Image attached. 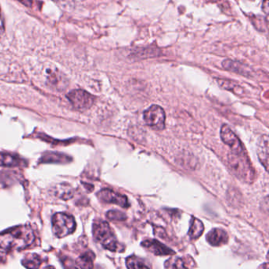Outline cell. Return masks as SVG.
<instances>
[{"label": "cell", "instance_id": "1", "mask_svg": "<svg viewBox=\"0 0 269 269\" xmlns=\"http://www.w3.org/2000/svg\"><path fill=\"white\" fill-rule=\"evenodd\" d=\"M34 240L35 234L30 226H19L0 234V249L22 250L33 245Z\"/></svg>", "mask_w": 269, "mask_h": 269}, {"label": "cell", "instance_id": "2", "mask_svg": "<svg viewBox=\"0 0 269 269\" xmlns=\"http://www.w3.org/2000/svg\"><path fill=\"white\" fill-rule=\"evenodd\" d=\"M229 167L237 178L245 183H253L255 180V170L247 155L244 153L229 154Z\"/></svg>", "mask_w": 269, "mask_h": 269}, {"label": "cell", "instance_id": "3", "mask_svg": "<svg viewBox=\"0 0 269 269\" xmlns=\"http://www.w3.org/2000/svg\"><path fill=\"white\" fill-rule=\"evenodd\" d=\"M93 234L97 242L112 252L119 251V243L110 225L106 221L98 220L93 226Z\"/></svg>", "mask_w": 269, "mask_h": 269}, {"label": "cell", "instance_id": "4", "mask_svg": "<svg viewBox=\"0 0 269 269\" xmlns=\"http://www.w3.org/2000/svg\"><path fill=\"white\" fill-rule=\"evenodd\" d=\"M75 229V220L70 215L59 213L52 217V231L57 238H64L72 234Z\"/></svg>", "mask_w": 269, "mask_h": 269}, {"label": "cell", "instance_id": "5", "mask_svg": "<svg viewBox=\"0 0 269 269\" xmlns=\"http://www.w3.org/2000/svg\"><path fill=\"white\" fill-rule=\"evenodd\" d=\"M144 121L153 130H162L165 127L166 115L164 110L158 105H152L143 114Z\"/></svg>", "mask_w": 269, "mask_h": 269}, {"label": "cell", "instance_id": "6", "mask_svg": "<svg viewBox=\"0 0 269 269\" xmlns=\"http://www.w3.org/2000/svg\"><path fill=\"white\" fill-rule=\"evenodd\" d=\"M66 97L73 108L79 111L88 110L95 102V97L82 89L73 90Z\"/></svg>", "mask_w": 269, "mask_h": 269}, {"label": "cell", "instance_id": "7", "mask_svg": "<svg viewBox=\"0 0 269 269\" xmlns=\"http://www.w3.org/2000/svg\"><path fill=\"white\" fill-rule=\"evenodd\" d=\"M220 136L222 141L225 143L227 146L230 147L233 153L241 154L245 152V148L240 141L238 136L233 132L227 125H223L220 130Z\"/></svg>", "mask_w": 269, "mask_h": 269}, {"label": "cell", "instance_id": "8", "mask_svg": "<svg viewBox=\"0 0 269 269\" xmlns=\"http://www.w3.org/2000/svg\"><path fill=\"white\" fill-rule=\"evenodd\" d=\"M97 196L104 203L116 204L122 208H128L130 206L127 196L118 194L110 189H103L97 193Z\"/></svg>", "mask_w": 269, "mask_h": 269}, {"label": "cell", "instance_id": "9", "mask_svg": "<svg viewBox=\"0 0 269 269\" xmlns=\"http://www.w3.org/2000/svg\"><path fill=\"white\" fill-rule=\"evenodd\" d=\"M46 83L50 88L59 91L65 89L68 85L67 79L64 74L53 68H48L46 70Z\"/></svg>", "mask_w": 269, "mask_h": 269}, {"label": "cell", "instance_id": "10", "mask_svg": "<svg viewBox=\"0 0 269 269\" xmlns=\"http://www.w3.org/2000/svg\"><path fill=\"white\" fill-rule=\"evenodd\" d=\"M222 66L228 71L234 72L245 77H250L253 73V70L247 65L231 59L223 61Z\"/></svg>", "mask_w": 269, "mask_h": 269}, {"label": "cell", "instance_id": "11", "mask_svg": "<svg viewBox=\"0 0 269 269\" xmlns=\"http://www.w3.org/2000/svg\"><path fill=\"white\" fill-rule=\"evenodd\" d=\"M143 247L150 251L151 253L157 256H168L174 255V252L172 249L167 247L166 245L159 242L157 240H146L141 243Z\"/></svg>", "mask_w": 269, "mask_h": 269}, {"label": "cell", "instance_id": "12", "mask_svg": "<svg viewBox=\"0 0 269 269\" xmlns=\"http://www.w3.org/2000/svg\"><path fill=\"white\" fill-rule=\"evenodd\" d=\"M228 238L227 231L220 228L213 229L206 235L207 242L213 246H219L227 243Z\"/></svg>", "mask_w": 269, "mask_h": 269}, {"label": "cell", "instance_id": "13", "mask_svg": "<svg viewBox=\"0 0 269 269\" xmlns=\"http://www.w3.org/2000/svg\"><path fill=\"white\" fill-rule=\"evenodd\" d=\"M257 154L259 159L264 165V168L267 170V163H268V137L267 135L262 136L258 141L257 146Z\"/></svg>", "mask_w": 269, "mask_h": 269}, {"label": "cell", "instance_id": "14", "mask_svg": "<svg viewBox=\"0 0 269 269\" xmlns=\"http://www.w3.org/2000/svg\"><path fill=\"white\" fill-rule=\"evenodd\" d=\"M25 161L18 156L11 154L0 152V166L2 167H20Z\"/></svg>", "mask_w": 269, "mask_h": 269}, {"label": "cell", "instance_id": "15", "mask_svg": "<svg viewBox=\"0 0 269 269\" xmlns=\"http://www.w3.org/2000/svg\"><path fill=\"white\" fill-rule=\"evenodd\" d=\"M205 227L201 220L193 217L191 222V227L189 230L188 235L191 239H198L203 234Z\"/></svg>", "mask_w": 269, "mask_h": 269}, {"label": "cell", "instance_id": "16", "mask_svg": "<svg viewBox=\"0 0 269 269\" xmlns=\"http://www.w3.org/2000/svg\"><path fill=\"white\" fill-rule=\"evenodd\" d=\"M94 259H95L94 253L91 251H88L79 256L76 261V264L77 267H81V268H92L94 267Z\"/></svg>", "mask_w": 269, "mask_h": 269}, {"label": "cell", "instance_id": "17", "mask_svg": "<svg viewBox=\"0 0 269 269\" xmlns=\"http://www.w3.org/2000/svg\"><path fill=\"white\" fill-rule=\"evenodd\" d=\"M217 81H218V84H220V87L225 88L226 90L231 91L234 94H237V95L243 94V88L242 87H240L238 84L233 82V81H228L226 79H218Z\"/></svg>", "mask_w": 269, "mask_h": 269}, {"label": "cell", "instance_id": "18", "mask_svg": "<svg viewBox=\"0 0 269 269\" xmlns=\"http://www.w3.org/2000/svg\"><path fill=\"white\" fill-rule=\"evenodd\" d=\"M22 262V264L27 268H38L41 264V259L37 254H29Z\"/></svg>", "mask_w": 269, "mask_h": 269}, {"label": "cell", "instance_id": "19", "mask_svg": "<svg viewBox=\"0 0 269 269\" xmlns=\"http://www.w3.org/2000/svg\"><path fill=\"white\" fill-rule=\"evenodd\" d=\"M41 160L44 161V163H54V162H64L66 160H70V158L66 157L65 155L58 153V152H49L45 154V156H43Z\"/></svg>", "mask_w": 269, "mask_h": 269}, {"label": "cell", "instance_id": "20", "mask_svg": "<svg viewBox=\"0 0 269 269\" xmlns=\"http://www.w3.org/2000/svg\"><path fill=\"white\" fill-rule=\"evenodd\" d=\"M126 262L128 268H149V265L146 264L142 259L137 256H130Z\"/></svg>", "mask_w": 269, "mask_h": 269}, {"label": "cell", "instance_id": "21", "mask_svg": "<svg viewBox=\"0 0 269 269\" xmlns=\"http://www.w3.org/2000/svg\"><path fill=\"white\" fill-rule=\"evenodd\" d=\"M185 264L186 263L183 259L174 257V258H170V260L166 261L165 267H169V268H186V267H188Z\"/></svg>", "mask_w": 269, "mask_h": 269}, {"label": "cell", "instance_id": "22", "mask_svg": "<svg viewBox=\"0 0 269 269\" xmlns=\"http://www.w3.org/2000/svg\"><path fill=\"white\" fill-rule=\"evenodd\" d=\"M106 216L109 220H116V221H124L127 219V215L118 210L109 211Z\"/></svg>", "mask_w": 269, "mask_h": 269}, {"label": "cell", "instance_id": "23", "mask_svg": "<svg viewBox=\"0 0 269 269\" xmlns=\"http://www.w3.org/2000/svg\"><path fill=\"white\" fill-rule=\"evenodd\" d=\"M54 2L59 6V8L66 11H70L73 9L74 4L73 0H53Z\"/></svg>", "mask_w": 269, "mask_h": 269}, {"label": "cell", "instance_id": "24", "mask_svg": "<svg viewBox=\"0 0 269 269\" xmlns=\"http://www.w3.org/2000/svg\"><path fill=\"white\" fill-rule=\"evenodd\" d=\"M60 191H57V195L62 199L68 200L73 197V191L70 187H60Z\"/></svg>", "mask_w": 269, "mask_h": 269}, {"label": "cell", "instance_id": "25", "mask_svg": "<svg viewBox=\"0 0 269 269\" xmlns=\"http://www.w3.org/2000/svg\"><path fill=\"white\" fill-rule=\"evenodd\" d=\"M4 33V23L3 20L2 15H1V11H0V37H2Z\"/></svg>", "mask_w": 269, "mask_h": 269}, {"label": "cell", "instance_id": "26", "mask_svg": "<svg viewBox=\"0 0 269 269\" xmlns=\"http://www.w3.org/2000/svg\"><path fill=\"white\" fill-rule=\"evenodd\" d=\"M211 1H213V2L216 3V4H223V3H227L226 2V0H211Z\"/></svg>", "mask_w": 269, "mask_h": 269}]
</instances>
